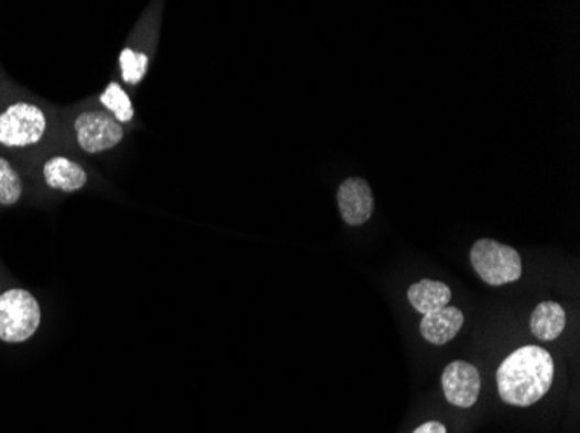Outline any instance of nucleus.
<instances>
[{"label": "nucleus", "mask_w": 580, "mask_h": 433, "mask_svg": "<svg viewBox=\"0 0 580 433\" xmlns=\"http://www.w3.org/2000/svg\"><path fill=\"white\" fill-rule=\"evenodd\" d=\"M72 137L84 155L111 152L125 140V127L103 108L80 111L72 122Z\"/></svg>", "instance_id": "obj_4"}, {"label": "nucleus", "mask_w": 580, "mask_h": 433, "mask_svg": "<svg viewBox=\"0 0 580 433\" xmlns=\"http://www.w3.org/2000/svg\"><path fill=\"white\" fill-rule=\"evenodd\" d=\"M41 177L47 189L74 195L89 185V173L77 159L65 155H53L42 164Z\"/></svg>", "instance_id": "obj_7"}, {"label": "nucleus", "mask_w": 580, "mask_h": 433, "mask_svg": "<svg viewBox=\"0 0 580 433\" xmlns=\"http://www.w3.org/2000/svg\"><path fill=\"white\" fill-rule=\"evenodd\" d=\"M555 380L551 354L537 345H527L502 360L497 369L499 396L506 404L528 408L540 401Z\"/></svg>", "instance_id": "obj_1"}, {"label": "nucleus", "mask_w": 580, "mask_h": 433, "mask_svg": "<svg viewBox=\"0 0 580 433\" xmlns=\"http://www.w3.org/2000/svg\"><path fill=\"white\" fill-rule=\"evenodd\" d=\"M408 302L420 314L440 311L444 307L449 306L452 300V291L441 281L433 279H423L414 282L407 291Z\"/></svg>", "instance_id": "obj_10"}, {"label": "nucleus", "mask_w": 580, "mask_h": 433, "mask_svg": "<svg viewBox=\"0 0 580 433\" xmlns=\"http://www.w3.org/2000/svg\"><path fill=\"white\" fill-rule=\"evenodd\" d=\"M471 264L477 275L490 287H502L522 278L523 266L518 252L495 240H478L471 248Z\"/></svg>", "instance_id": "obj_5"}, {"label": "nucleus", "mask_w": 580, "mask_h": 433, "mask_svg": "<svg viewBox=\"0 0 580 433\" xmlns=\"http://www.w3.org/2000/svg\"><path fill=\"white\" fill-rule=\"evenodd\" d=\"M25 197V180L17 165L0 155V207L11 209Z\"/></svg>", "instance_id": "obj_14"}, {"label": "nucleus", "mask_w": 580, "mask_h": 433, "mask_svg": "<svg viewBox=\"0 0 580 433\" xmlns=\"http://www.w3.org/2000/svg\"><path fill=\"white\" fill-rule=\"evenodd\" d=\"M339 212L342 221L353 227L365 224L374 213V195L362 177L346 179L338 189Z\"/></svg>", "instance_id": "obj_8"}, {"label": "nucleus", "mask_w": 580, "mask_h": 433, "mask_svg": "<svg viewBox=\"0 0 580 433\" xmlns=\"http://www.w3.org/2000/svg\"><path fill=\"white\" fill-rule=\"evenodd\" d=\"M51 132V115L41 102L11 99L0 107V147L30 152L41 146Z\"/></svg>", "instance_id": "obj_2"}, {"label": "nucleus", "mask_w": 580, "mask_h": 433, "mask_svg": "<svg viewBox=\"0 0 580 433\" xmlns=\"http://www.w3.org/2000/svg\"><path fill=\"white\" fill-rule=\"evenodd\" d=\"M412 433H447V429L440 421H428V423H424L416 432Z\"/></svg>", "instance_id": "obj_15"}, {"label": "nucleus", "mask_w": 580, "mask_h": 433, "mask_svg": "<svg viewBox=\"0 0 580 433\" xmlns=\"http://www.w3.org/2000/svg\"><path fill=\"white\" fill-rule=\"evenodd\" d=\"M152 58L149 51L128 45L119 54V70L122 82L128 87H138L149 75Z\"/></svg>", "instance_id": "obj_13"}, {"label": "nucleus", "mask_w": 580, "mask_h": 433, "mask_svg": "<svg viewBox=\"0 0 580 433\" xmlns=\"http://www.w3.org/2000/svg\"><path fill=\"white\" fill-rule=\"evenodd\" d=\"M41 323V303L29 290L11 288L0 293V342H29L39 332Z\"/></svg>", "instance_id": "obj_3"}, {"label": "nucleus", "mask_w": 580, "mask_h": 433, "mask_svg": "<svg viewBox=\"0 0 580 433\" xmlns=\"http://www.w3.org/2000/svg\"><path fill=\"white\" fill-rule=\"evenodd\" d=\"M464 324V314L457 307H444L440 311L424 314L420 321V333L424 340L433 345L449 344L456 338Z\"/></svg>", "instance_id": "obj_9"}, {"label": "nucleus", "mask_w": 580, "mask_h": 433, "mask_svg": "<svg viewBox=\"0 0 580 433\" xmlns=\"http://www.w3.org/2000/svg\"><path fill=\"white\" fill-rule=\"evenodd\" d=\"M99 107L108 111L117 122L122 125H129L136 119V110H134V102H132L131 96H129L125 87L116 80H111L103 92L98 98Z\"/></svg>", "instance_id": "obj_12"}, {"label": "nucleus", "mask_w": 580, "mask_h": 433, "mask_svg": "<svg viewBox=\"0 0 580 433\" xmlns=\"http://www.w3.org/2000/svg\"><path fill=\"white\" fill-rule=\"evenodd\" d=\"M445 399L457 408H473L477 404L480 390H482V378L477 366L466 360H453L445 368L441 376Z\"/></svg>", "instance_id": "obj_6"}, {"label": "nucleus", "mask_w": 580, "mask_h": 433, "mask_svg": "<svg viewBox=\"0 0 580 433\" xmlns=\"http://www.w3.org/2000/svg\"><path fill=\"white\" fill-rule=\"evenodd\" d=\"M565 326H567V314L558 302L548 300L539 303L532 312L530 330L535 338L552 342L563 333Z\"/></svg>", "instance_id": "obj_11"}]
</instances>
